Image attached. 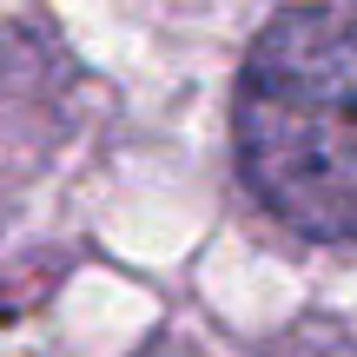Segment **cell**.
Wrapping results in <instances>:
<instances>
[{
	"mask_svg": "<svg viewBox=\"0 0 357 357\" xmlns=\"http://www.w3.org/2000/svg\"><path fill=\"white\" fill-rule=\"evenodd\" d=\"M238 172L305 238H357V13L291 7L231 86Z\"/></svg>",
	"mask_w": 357,
	"mask_h": 357,
	"instance_id": "cell-1",
	"label": "cell"
}]
</instances>
